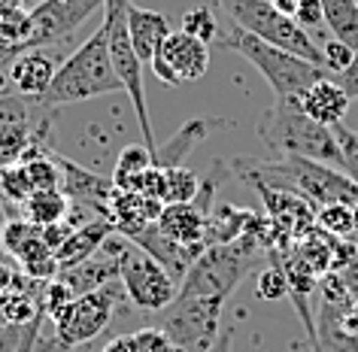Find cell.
<instances>
[{
    "instance_id": "obj_1",
    "label": "cell",
    "mask_w": 358,
    "mask_h": 352,
    "mask_svg": "<svg viewBox=\"0 0 358 352\" xmlns=\"http://www.w3.org/2000/svg\"><path fill=\"white\" fill-rule=\"evenodd\" d=\"M258 140L280 158H310L340 170V143L334 128L313 122L301 106V97H273L258 119Z\"/></svg>"
},
{
    "instance_id": "obj_2",
    "label": "cell",
    "mask_w": 358,
    "mask_h": 352,
    "mask_svg": "<svg viewBox=\"0 0 358 352\" xmlns=\"http://www.w3.org/2000/svg\"><path fill=\"white\" fill-rule=\"evenodd\" d=\"M115 92H122V83H119V76H115V67L110 58V43H106V28L101 22V28H97L73 55H67L64 64H58V73L52 79V85L46 88V94L31 104L49 110V106L85 104V101L115 94Z\"/></svg>"
},
{
    "instance_id": "obj_3",
    "label": "cell",
    "mask_w": 358,
    "mask_h": 352,
    "mask_svg": "<svg viewBox=\"0 0 358 352\" xmlns=\"http://www.w3.org/2000/svg\"><path fill=\"white\" fill-rule=\"evenodd\" d=\"M264 255H267V246L255 234H243V237H237L234 243L207 246L194 258V265L189 267L182 283H179L176 295L179 297H203V301L225 307V301L234 295V288L243 283L246 274Z\"/></svg>"
},
{
    "instance_id": "obj_4",
    "label": "cell",
    "mask_w": 358,
    "mask_h": 352,
    "mask_svg": "<svg viewBox=\"0 0 358 352\" xmlns=\"http://www.w3.org/2000/svg\"><path fill=\"white\" fill-rule=\"evenodd\" d=\"M219 46L243 55L249 64L264 76V83L271 85L273 97H301L313 83L331 76L325 67L292 55V52L273 46V43L258 40L255 34L237 28V24L225 34V37H219Z\"/></svg>"
},
{
    "instance_id": "obj_5",
    "label": "cell",
    "mask_w": 358,
    "mask_h": 352,
    "mask_svg": "<svg viewBox=\"0 0 358 352\" xmlns=\"http://www.w3.org/2000/svg\"><path fill=\"white\" fill-rule=\"evenodd\" d=\"M216 3L231 15V22H234L237 28L255 34L258 40L273 43V46L292 52V55H298L303 61H313V64L325 67V55H322V49L316 46V40L294 19L282 15L271 0H216Z\"/></svg>"
},
{
    "instance_id": "obj_6",
    "label": "cell",
    "mask_w": 358,
    "mask_h": 352,
    "mask_svg": "<svg viewBox=\"0 0 358 352\" xmlns=\"http://www.w3.org/2000/svg\"><path fill=\"white\" fill-rule=\"evenodd\" d=\"M128 301L122 279H113L94 292L79 295L73 304L55 319V346L58 349H79L85 343H92L97 334L106 331V325L113 322L115 310Z\"/></svg>"
},
{
    "instance_id": "obj_7",
    "label": "cell",
    "mask_w": 358,
    "mask_h": 352,
    "mask_svg": "<svg viewBox=\"0 0 358 352\" xmlns=\"http://www.w3.org/2000/svg\"><path fill=\"white\" fill-rule=\"evenodd\" d=\"M115 249H119V279L134 307L146 313H161L173 304L179 283H173V276L155 258H149L128 237H115Z\"/></svg>"
},
{
    "instance_id": "obj_8",
    "label": "cell",
    "mask_w": 358,
    "mask_h": 352,
    "mask_svg": "<svg viewBox=\"0 0 358 352\" xmlns=\"http://www.w3.org/2000/svg\"><path fill=\"white\" fill-rule=\"evenodd\" d=\"M222 304L203 301V297H173V304L158 313V328L167 331V337L182 346L185 352H210L219 340Z\"/></svg>"
},
{
    "instance_id": "obj_9",
    "label": "cell",
    "mask_w": 358,
    "mask_h": 352,
    "mask_svg": "<svg viewBox=\"0 0 358 352\" xmlns=\"http://www.w3.org/2000/svg\"><path fill=\"white\" fill-rule=\"evenodd\" d=\"M103 6L106 0H40L28 13V22H31L28 49L55 46V43L67 40L94 13H103Z\"/></svg>"
},
{
    "instance_id": "obj_10",
    "label": "cell",
    "mask_w": 358,
    "mask_h": 352,
    "mask_svg": "<svg viewBox=\"0 0 358 352\" xmlns=\"http://www.w3.org/2000/svg\"><path fill=\"white\" fill-rule=\"evenodd\" d=\"M149 67L155 79H161L164 85L198 83L210 70V46L198 37H192V34H185L182 28L170 31L167 40L161 43L158 55L149 61Z\"/></svg>"
},
{
    "instance_id": "obj_11",
    "label": "cell",
    "mask_w": 358,
    "mask_h": 352,
    "mask_svg": "<svg viewBox=\"0 0 358 352\" xmlns=\"http://www.w3.org/2000/svg\"><path fill=\"white\" fill-rule=\"evenodd\" d=\"M55 161L61 167V192H64L73 204L92 206V210H97L103 219H110V197L115 192L113 179L97 176L92 170H85L83 164H76V161L58 155V152H55Z\"/></svg>"
},
{
    "instance_id": "obj_12",
    "label": "cell",
    "mask_w": 358,
    "mask_h": 352,
    "mask_svg": "<svg viewBox=\"0 0 358 352\" xmlns=\"http://www.w3.org/2000/svg\"><path fill=\"white\" fill-rule=\"evenodd\" d=\"M58 279L73 288V295H85V292H94L113 279H119V249H115V234L101 246V252H94L92 258L79 261V265L61 270Z\"/></svg>"
},
{
    "instance_id": "obj_13",
    "label": "cell",
    "mask_w": 358,
    "mask_h": 352,
    "mask_svg": "<svg viewBox=\"0 0 358 352\" xmlns=\"http://www.w3.org/2000/svg\"><path fill=\"white\" fill-rule=\"evenodd\" d=\"M55 73H58V64L43 49L22 52V55L13 58V64H10V83H13L15 92L22 97H28V101H37V97L46 94V88L52 85Z\"/></svg>"
},
{
    "instance_id": "obj_14",
    "label": "cell",
    "mask_w": 358,
    "mask_h": 352,
    "mask_svg": "<svg viewBox=\"0 0 358 352\" xmlns=\"http://www.w3.org/2000/svg\"><path fill=\"white\" fill-rule=\"evenodd\" d=\"M349 104H352V97H349L331 76L313 83L307 92L301 94L303 113H307L313 122L325 125V128H337V125H343L346 113H349Z\"/></svg>"
},
{
    "instance_id": "obj_15",
    "label": "cell",
    "mask_w": 358,
    "mask_h": 352,
    "mask_svg": "<svg viewBox=\"0 0 358 352\" xmlns=\"http://www.w3.org/2000/svg\"><path fill=\"white\" fill-rule=\"evenodd\" d=\"M128 34H131V46L137 52V58L143 64H149V61L158 55L161 43L167 40L170 22H167V15L158 10L128 3Z\"/></svg>"
},
{
    "instance_id": "obj_16",
    "label": "cell",
    "mask_w": 358,
    "mask_h": 352,
    "mask_svg": "<svg viewBox=\"0 0 358 352\" xmlns=\"http://www.w3.org/2000/svg\"><path fill=\"white\" fill-rule=\"evenodd\" d=\"M113 234H115V225L110 219H103V216H94V219H88L83 228H76L73 234H70V240L55 252L58 267L67 270V267L79 265V261L92 258L94 252H101V246L113 237ZM61 270H58V274H61Z\"/></svg>"
},
{
    "instance_id": "obj_17",
    "label": "cell",
    "mask_w": 358,
    "mask_h": 352,
    "mask_svg": "<svg viewBox=\"0 0 358 352\" xmlns=\"http://www.w3.org/2000/svg\"><path fill=\"white\" fill-rule=\"evenodd\" d=\"M213 125H219V122H216V119H192V122H185L182 128H179L173 137L164 143V146L155 149V158H152V161H155L158 167H164V170L182 167V158L189 155V152L198 146L203 137H207Z\"/></svg>"
},
{
    "instance_id": "obj_18",
    "label": "cell",
    "mask_w": 358,
    "mask_h": 352,
    "mask_svg": "<svg viewBox=\"0 0 358 352\" xmlns=\"http://www.w3.org/2000/svg\"><path fill=\"white\" fill-rule=\"evenodd\" d=\"M70 213V197L58 188H37L22 206V216L37 228H46V225H55L61 219H67Z\"/></svg>"
},
{
    "instance_id": "obj_19",
    "label": "cell",
    "mask_w": 358,
    "mask_h": 352,
    "mask_svg": "<svg viewBox=\"0 0 358 352\" xmlns=\"http://www.w3.org/2000/svg\"><path fill=\"white\" fill-rule=\"evenodd\" d=\"M15 261H19L22 274L28 276V279H34V283H49V279H55V276H58V270H61V267H58L55 252H52L46 243H43L40 231L34 234V237L19 249Z\"/></svg>"
},
{
    "instance_id": "obj_20",
    "label": "cell",
    "mask_w": 358,
    "mask_h": 352,
    "mask_svg": "<svg viewBox=\"0 0 358 352\" xmlns=\"http://www.w3.org/2000/svg\"><path fill=\"white\" fill-rule=\"evenodd\" d=\"M149 164H155L146 146H128L119 152L115 158V170H113V185L119 192H137L143 188V174L149 170Z\"/></svg>"
},
{
    "instance_id": "obj_21",
    "label": "cell",
    "mask_w": 358,
    "mask_h": 352,
    "mask_svg": "<svg viewBox=\"0 0 358 352\" xmlns=\"http://www.w3.org/2000/svg\"><path fill=\"white\" fill-rule=\"evenodd\" d=\"M325 24L340 43L358 49V0H319Z\"/></svg>"
},
{
    "instance_id": "obj_22",
    "label": "cell",
    "mask_w": 358,
    "mask_h": 352,
    "mask_svg": "<svg viewBox=\"0 0 358 352\" xmlns=\"http://www.w3.org/2000/svg\"><path fill=\"white\" fill-rule=\"evenodd\" d=\"M31 195H34V183L22 161L0 167V201L10 206H24Z\"/></svg>"
},
{
    "instance_id": "obj_23",
    "label": "cell",
    "mask_w": 358,
    "mask_h": 352,
    "mask_svg": "<svg viewBox=\"0 0 358 352\" xmlns=\"http://www.w3.org/2000/svg\"><path fill=\"white\" fill-rule=\"evenodd\" d=\"M271 265H267L262 274H258V297L262 301H285L289 297V276H285V267H282V258L280 252H271Z\"/></svg>"
},
{
    "instance_id": "obj_24",
    "label": "cell",
    "mask_w": 358,
    "mask_h": 352,
    "mask_svg": "<svg viewBox=\"0 0 358 352\" xmlns=\"http://www.w3.org/2000/svg\"><path fill=\"white\" fill-rule=\"evenodd\" d=\"M316 228L331 237H349L355 234V213L346 204H325L316 206Z\"/></svg>"
},
{
    "instance_id": "obj_25",
    "label": "cell",
    "mask_w": 358,
    "mask_h": 352,
    "mask_svg": "<svg viewBox=\"0 0 358 352\" xmlns=\"http://www.w3.org/2000/svg\"><path fill=\"white\" fill-rule=\"evenodd\" d=\"M201 192V176L185 167H170L167 170V188H164V204H189Z\"/></svg>"
},
{
    "instance_id": "obj_26",
    "label": "cell",
    "mask_w": 358,
    "mask_h": 352,
    "mask_svg": "<svg viewBox=\"0 0 358 352\" xmlns=\"http://www.w3.org/2000/svg\"><path fill=\"white\" fill-rule=\"evenodd\" d=\"M182 31L192 34V37H198L201 43H207V46H213V43H219V19L216 13L210 10V6H194V10H189L182 15Z\"/></svg>"
},
{
    "instance_id": "obj_27",
    "label": "cell",
    "mask_w": 358,
    "mask_h": 352,
    "mask_svg": "<svg viewBox=\"0 0 358 352\" xmlns=\"http://www.w3.org/2000/svg\"><path fill=\"white\" fill-rule=\"evenodd\" d=\"M22 164H24L31 183H34V192H37V188H58V192H61V167H58L55 152H52V149L46 152V155L22 161Z\"/></svg>"
},
{
    "instance_id": "obj_28",
    "label": "cell",
    "mask_w": 358,
    "mask_h": 352,
    "mask_svg": "<svg viewBox=\"0 0 358 352\" xmlns=\"http://www.w3.org/2000/svg\"><path fill=\"white\" fill-rule=\"evenodd\" d=\"M37 231H40L37 225H31L28 219H24V216H22V219H6L3 225H0V246H3V252H6L10 258H15V255H19V249H22L24 243H28Z\"/></svg>"
},
{
    "instance_id": "obj_29",
    "label": "cell",
    "mask_w": 358,
    "mask_h": 352,
    "mask_svg": "<svg viewBox=\"0 0 358 352\" xmlns=\"http://www.w3.org/2000/svg\"><path fill=\"white\" fill-rule=\"evenodd\" d=\"M40 297H43V313H46L52 322H55L58 316L76 301L73 288H70L64 279H58V276H55V279H49V283L43 286V295H40Z\"/></svg>"
},
{
    "instance_id": "obj_30",
    "label": "cell",
    "mask_w": 358,
    "mask_h": 352,
    "mask_svg": "<svg viewBox=\"0 0 358 352\" xmlns=\"http://www.w3.org/2000/svg\"><path fill=\"white\" fill-rule=\"evenodd\" d=\"M334 134L340 143V170L358 185V131L349 125H337Z\"/></svg>"
},
{
    "instance_id": "obj_31",
    "label": "cell",
    "mask_w": 358,
    "mask_h": 352,
    "mask_svg": "<svg viewBox=\"0 0 358 352\" xmlns=\"http://www.w3.org/2000/svg\"><path fill=\"white\" fill-rule=\"evenodd\" d=\"M131 334H134V346H137V352H170V346H173V340L167 337V331L158 328V325L137 328Z\"/></svg>"
},
{
    "instance_id": "obj_32",
    "label": "cell",
    "mask_w": 358,
    "mask_h": 352,
    "mask_svg": "<svg viewBox=\"0 0 358 352\" xmlns=\"http://www.w3.org/2000/svg\"><path fill=\"white\" fill-rule=\"evenodd\" d=\"M322 55H325V70L337 76V73H343V70L352 64L355 49H352V46H346V43H340V40L334 37V40H328L325 46H322Z\"/></svg>"
},
{
    "instance_id": "obj_33",
    "label": "cell",
    "mask_w": 358,
    "mask_h": 352,
    "mask_svg": "<svg viewBox=\"0 0 358 352\" xmlns=\"http://www.w3.org/2000/svg\"><path fill=\"white\" fill-rule=\"evenodd\" d=\"M294 22L301 24L303 31L313 37V31H322V28H328L325 24V10H322V3L319 0H301V6H298V13H294Z\"/></svg>"
},
{
    "instance_id": "obj_34",
    "label": "cell",
    "mask_w": 358,
    "mask_h": 352,
    "mask_svg": "<svg viewBox=\"0 0 358 352\" xmlns=\"http://www.w3.org/2000/svg\"><path fill=\"white\" fill-rule=\"evenodd\" d=\"M73 231H76L73 225H70L67 219H61L55 225H46V228H40V237H43V243H46L52 252H58L70 240V234H73Z\"/></svg>"
},
{
    "instance_id": "obj_35",
    "label": "cell",
    "mask_w": 358,
    "mask_h": 352,
    "mask_svg": "<svg viewBox=\"0 0 358 352\" xmlns=\"http://www.w3.org/2000/svg\"><path fill=\"white\" fill-rule=\"evenodd\" d=\"M334 83L343 88V92L352 97V101H358V49H355V55H352V64H349L343 73H337Z\"/></svg>"
},
{
    "instance_id": "obj_36",
    "label": "cell",
    "mask_w": 358,
    "mask_h": 352,
    "mask_svg": "<svg viewBox=\"0 0 358 352\" xmlns=\"http://www.w3.org/2000/svg\"><path fill=\"white\" fill-rule=\"evenodd\" d=\"M15 279H19V270H15L10 255H3V258H0V295L10 292V288L15 286Z\"/></svg>"
},
{
    "instance_id": "obj_37",
    "label": "cell",
    "mask_w": 358,
    "mask_h": 352,
    "mask_svg": "<svg viewBox=\"0 0 358 352\" xmlns=\"http://www.w3.org/2000/svg\"><path fill=\"white\" fill-rule=\"evenodd\" d=\"M101 352H137V346H134V334H115V337H110L103 343Z\"/></svg>"
},
{
    "instance_id": "obj_38",
    "label": "cell",
    "mask_w": 358,
    "mask_h": 352,
    "mask_svg": "<svg viewBox=\"0 0 358 352\" xmlns=\"http://www.w3.org/2000/svg\"><path fill=\"white\" fill-rule=\"evenodd\" d=\"M231 343H234V331L228 328V331L219 334V340L210 346V352H231Z\"/></svg>"
},
{
    "instance_id": "obj_39",
    "label": "cell",
    "mask_w": 358,
    "mask_h": 352,
    "mask_svg": "<svg viewBox=\"0 0 358 352\" xmlns=\"http://www.w3.org/2000/svg\"><path fill=\"white\" fill-rule=\"evenodd\" d=\"M271 3L280 10L282 15H289V19H294V13H298V6H301V0H271Z\"/></svg>"
},
{
    "instance_id": "obj_40",
    "label": "cell",
    "mask_w": 358,
    "mask_h": 352,
    "mask_svg": "<svg viewBox=\"0 0 358 352\" xmlns=\"http://www.w3.org/2000/svg\"><path fill=\"white\" fill-rule=\"evenodd\" d=\"M22 3L24 0H0V19H10V15L22 13Z\"/></svg>"
},
{
    "instance_id": "obj_41",
    "label": "cell",
    "mask_w": 358,
    "mask_h": 352,
    "mask_svg": "<svg viewBox=\"0 0 358 352\" xmlns=\"http://www.w3.org/2000/svg\"><path fill=\"white\" fill-rule=\"evenodd\" d=\"M170 352H185L182 346H176V343H173V346H170Z\"/></svg>"
},
{
    "instance_id": "obj_42",
    "label": "cell",
    "mask_w": 358,
    "mask_h": 352,
    "mask_svg": "<svg viewBox=\"0 0 358 352\" xmlns=\"http://www.w3.org/2000/svg\"><path fill=\"white\" fill-rule=\"evenodd\" d=\"M37 3H40V0H37Z\"/></svg>"
}]
</instances>
